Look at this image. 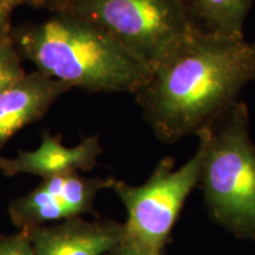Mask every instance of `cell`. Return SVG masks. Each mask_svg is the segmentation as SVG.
Listing matches in <instances>:
<instances>
[{
	"instance_id": "obj_1",
	"label": "cell",
	"mask_w": 255,
	"mask_h": 255,
	"mask_svg": "<svg viewBox=\"0 0 255 255\" xmlns=\"http://www.w3.org/2000/svg\"><path fill=\"white\" fill-rule=\"evenodd\" d=\"M255 79V41L196 31L135 94L159 139L197 133Z\"/></svg>"
},
{
	"instance_id": "obj_2",
	"label": "cell",
	"mask_w": 255,
	"mask_h": 255,
	"mask_svg": "<svg viewBox=\"0 0 255 255\" xmlns=\"http://www.w3.org/2000/svg\"><path fill=\"white\" fill-rule=\"evenodd\" d=\"M11 37L21 59L71 89L133 95L152 71L110 32L70 12L13 26Z\"/></svg>"
},
{
	"instance_id": "obj_3",
	"label": "cell",
	"mask_w": 255,
	"mask_h": 255,
	"mask_svg": "<svg viewBox=\"0 0 255 255\" xmlns=\"http://www.w3.org/2000/svg\"><path fill=\"white\" fill-rule=\"evenodd\" d=\"M200 182L210 214L239 237H255V145L247 105L235 102L196 133Z\"/></svg>"
},
{
	"instance_id": "obj_4",
	"label": "cell",
	"mask_w": 255,
	"mask_h": 255,
	"mask_svg": "<svg viewBox=\"0 0 255 255\" xmlns=\"http://www.w3.org/2000/svg\"><path fill=\"white\" fill-rule=\"evenodd\" d=\"M62 12L100 25L151 69L197 31L184 0H72Z\"/></svg>"
},
{
	"instance_id": "obj_5",
	"label": "cell",
	"mask_w": 255,
	"mask_h": 255,
	"mask_svg": "<svg viewBox=\"0 0 255 255\" xmlns=\"http://www.w3.org/2000/svg\"><path fill=\"white\" fill-rule=\"evenodd\" d=\"M202 146L182 167L174 168L171 158L159 161L154 173L141 186L114 180L110 189L127 209L124 240L162 255L169 235L191 190L200 182Z\"/></svg>"
},
{
	"instance_id": "obj_6",
	"label": "cell",
	"mask_w": 255,
	"mask_h": 255,
	"mask_svg": "<svg viewBox=\"0 0 255 255\" xmlns=\"http://www.w3.org/2000/svg\"><path fill=\"white\" fill-rule=\"evenodd\" d=\"M114 178H85L79 174L43 180L8 207L12 222L21 229L64 221L91 213L97 194L110 189Z\"/></svg>"
},
{
	"instance_id": "obj_7",
	"label": "cell",
	"mask_w": 255,
	"mask_h": 255,
	"mask_svg": "<svg viewBox=\"0 0 255 255\" xmlns=\"http://www.w3.org/2000/svg\"><path fill=\"white\" fill-rule=\"evenodd\" d=\"M34 255H104L124 238V226L73 218L25 229Z\"/></svg>"
},
{
	"instance_id": "obj_8",
	"label": "cell",
	"mask_w": 255,
	"mask_h": 255,
	"mask_svg": "<svg viewBox=\"0 0 255 255\" xmlns=\"http://www.w3.org/2000/svg\"><path fill=\"white\" fill-rule=\"evenodd\" d=\"M102 152L98 136L87 137L76 146H65L58 137L44 132L40 145L34 150H21L14 157L0 158V170L6 176L30 174L45 180L90 170Z\"/></svg>"
},
{
	"instance_id": "obj_9",
	"label": "cell",
	"mask_w": 255,
	"mask_h": 255,
	"mask_svg": "<svg viewBox=\"0 0 255 255\" xmlns=\"http://www.w3.org/2000/svg\"><path fill=\"white\" fill-rule=\"evenodd\" d=\"M71 90L40 71L25 73L0 91V148L14 133L46 114L60 96Z\"/></svg>"
},
{
	"instance_id": "obj_10",
	"label": "cell",
	"mask_w": 255,
	"mask_h": 255,
	"mask_svg": "<svg viewBox=\"0 0 255 255\" xmlns=\"http://www.w3.org/2000/svg\"><path fill=\"white\" fill-rule=\"evenodd\" d=\"M197 31L227 38H245L244 25L253 0H184Z\"/></svg>"
},
{
	"instance_id": "obj_11",
	"label": "cell",
	"mask_w": 255,
	"mask_h": 255,
	"mask_svg": "<svg viewBox=\"0 0 255 255\" xmlns=\"http://www.w3.org/2000/svg\"><path fill=\"white\" fill-rule=\"evenodd\" d=\"M21 62L11 36L0 41V91L24 77L26 72Z\"/></svg>"
},
{
	"instance_id": "obj_12",
	"label": "cell",
	"mask_w": 255,
	"mask_h": 255,
	"mask_svg": "<svg viewBox=\"0 0 255 255\" xmlns=\"http://www.w3.org/2000/svg\"><path fill=\"white\" fill-rule=\"evenodd\" d=\"M0 255H34L26 231L0 237Z\"/></svg>"
},
{
	"instance_id": "obj_13",
	"label": "cell",
	"mask_w": 255,
	"mask_h": 255,
	"mask_svg": "<svg viewBox=\"0 0 255 255\" xmlns=\"http://www.w3.org/2000/svg\"><path fill=\"white\" fill-rule=\"evenodd\" d=\"M18 0H0V41L11 36L12 14L18 7Z\"/></svg>"
},
{
	"instance_id": "obj_14",
	"label": "cell",
	"mask_w": 255,
	"mask_h": 255,
	"mask_svg": "<svg viewBox=\"0 0 255 255\" xmlns=\"http://www.w3.org/2000/svg\"><path fill=\"white\" fill-rule=\"evenodd\" d=\"M72 0H18L19 5H28L31 7L46 9L50 13L62 12L71 4Z\"/></svg>"
},
{
	"instance_id": "obj_15",
	"label": "cell",
	"mask_w": 255,
	"mask_h": 255,
	"mask_svg": "<svg viewBox=\"0 0 255 255\" xmlns=\"http://www.w3.org/2000/svg\"><path fill=\"white\" fill-rule=\"evenodd\" d=\"M104 255H158L155 253H151V252L143 250V248L136 246V245L131 244V242L123 240L117 247H115L114 250L108 252L107 254Z\"/></svg>"
}]
</instances>
